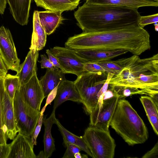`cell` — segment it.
Instances as JSON below:
<instances>
[{"label":"cell","instance_id":"obj_12","mask_svg":"<svg viewBox=\"0 0 158 158\" xmlns=\"http://www.w3.org/2000/svg\"><path fill=\"white\" fill-rule=\"evenodd\" d=\"M31 136L19 133L10 143L7 158H36Z\"/></svg>","mask_w":158,"mask_h":158},{"label":"cell","instance_id":"obj_5","mask_svg":"<svg viewBox=\"0 0 158 158\" xmlns=\"http://www.w3.org/2000/svg\"><path fill=\"white\" fill-rule=\"evenodd\" d=\"M106 72H85L74 81L83 101L84 109L90 114L97 106L99 99V92L106 81Z\"/></svg>","mask_w":158,"mask_h":158},{"label":"cell","instance_id":"obj_11","mask_svg":"<svg viewBox=\"0 0 158 158\" xmlns=\"http://www.w3.org/2000/svg\"><path fill=\"white\" fill-rule=\"evenodd\" d=\"M19 90L23 101L35 110L40 112V106L45 97L37 73L21 85Z\"/></svg>","mask_w":158,"mask_h":158},{"label":"cell","instance_id":"obj_33","mask_svg":"<svg viewBox=\"0 0 158 158\" xmlns=\"http://www.w3.org/2000/svg\"><path fill=\"white\" fill-rule=\"evenodd\" d=\"M4 78L0 77V128H2V106L5 90L3 84Z\"/></svg>","mask_w":158,"mask_h":158},{"label":"cell","instance_id":"obj_39","mask_svg":"<svg viewBox=\"0 0 158 158\" xmlns=\"http://www.w3.org/2000/svg\"><path fill=\"white\" fill-rule=\"evenodd\" d=\"M8 137L2 128H0V144H6Z\"/></svg>","mask_w":158,"mask_h":158},{"label":"cell","instance_id":"obj_36","mask_svg":"<svg viewBox=\"0 0 158 158\" xmlns=\"http://www.w3.org/2000/svg\"><path fill=\"white\" fill-rule=\"evenodd\" d=\"M158 157V142H157L154 147L148 151L142 157V158Z\"/></svg>","mask_w":158,"mask_h":158},{"label":"cell","instance_id":"obj_23","mask_svg":"<svg viewBox=\"0 0 158 158\" xmlns=\"http://www.w3.org/2000/svg\"><path fill=\"white\" fill-rule=\"evenodd\" d=\"M86 2L96 4H109L138 9L141 7H157L158 1L153 0H86Z\"/></svg>","mask_w":158,"mask_h":158},{"label":"cell","instance_id":"obj_40","mask_svg":"<svg viewBox=\"0 0 158 158\" xmlns=\"http://www.w3.org/2000/svg\"><path fill=\"white\" fill-rule=\"evenodd\" d=\"M6 0H0V14H3L6 4Z\"/></svg>","mask_w":158,"mask_h":158},{"label":"cell","instance_id":"obj_9","mask_svg":"<svg viewBox=\"0 0 158 158\" xmlns=\"http://www.w3.org/2000/svg\"><path fill=\"white\" fill-rule=\"evenodd\" d=\"M114 94L113 96L98 103L89 114L90 126L109 130L110 121L119 99L117 95Z\"/></svg>","mask_w":158,"mask_h":158},{"label":"cell","instance_id":"obj_21","mask_svg":"<svg viewBox=\"0 0 158 158\" xmlns=\"http://www.w3.org/2000/svg\"><path fill=\"white\" fill-rule=\"evenodd\" d=\"M55 110H53L50 116L48 118H43V123L44 126V152L45 158L50 157L55 150V141L51 134V129L52 125L55 124L56 118Z\"/></svg>","mask_w":158,"mask_h":158},{"label":"cell","instance_id":"obj_6","mask_svg":"<svg viewBox=\"0 0 158 158\" xmlns=\"http://www.w3.org/2000/svg\"><path fill=\"white\" fill-rule=\"evenodd\" d=\"M83 137L93 158L114 157L116 145L109 130L89 125L85 130Z\"/></svg>","mask_w":158,"mask_h":158},{"label":"cell","instance_id":"obj_1","mask_svg":"<svg viewBox=\"0 0 158 158\" xmlns=\"http://www.w3.org/2000/svg\"><path fill=\"white\" fill-rule=\"evenodd\" d=\"M65 46L74 50H123L138 56L151 48L149 34L139 24L105 31L83 32L69 38Z\"/></svg>","mask_w":158,"mask_h":158},{"label":"cell","instance_id":"obj_29","mask_svg":"<svg viewBox=\"0 0 158 158\" xmlns=\"http://www.w3.org/2000/svg\"><path fill=\"white\" fill-rule=\"evenodd\" d=\"M158 22V14L146 16H140L138 21V24L142 28L148 24Z\"/></svg>","mask_w":158,"mask_h":158},{"label":"cell","instance_id":"obj_18","mask_svg":"<svg viewBox=\"0 0 158 158\" xmlns=\"http://www.w3.org/2000/svg\"><path fill=\"white\" fill-rule=\"evenodd\" d=\"M64 74L60 70L47 69L45 74L39 80L45 98L57 87L61 82L66 79Z\"/></svg>","mask_w":158,"mask_h":158},{"label":"cell","instance_id":"obj_42","mask_svg":"<svg viewBox=\"0 0 158 158\" xmlns=\"http://www.w3.org/2000/svg\"><path fill=\"white\" fill-rule=\"evenodd\" d=\"M75 158H82V155L80 152L76 153L74 155Z\"/></svg>","mask_w":158,"mask_h":158},{"label":"cell","instance_id":"obj_37","mask_svg":"<svg viewBox=\"0 0 158 158\" xmlns=\"http://www.w3.org/2000/svg\"><path fill=\"white\" fill-rule=\"evenodd\" d=\"M10 149V143L0 144V158H7Z\"/></svg>","mask_w":158,"mask_h":158},{"label":"cell","instance_id":"obj_2","mask_svg":"<svg viewBox=\"0 0 158 158\" xmlns=\"http://www.w3.org/2000/svg\"><path fill=\"white\" fill-rule=\"evenodd\" d=\"M140 16L137 9L86 2L74 13L77 25L85 32L110 31L138 24Z\"/></svg>","mask_w":158,"mask_h":158},{"label":"cell","instance_id":"obj_22","mask_svg":"<svg viewBox=\"0 0 158 158\" xmlns=\"http://www.w3.org/2000/svg\"><path fill=\"white\" fill-rule=\"evenodd\" d=\"M37 6L48 10L60 11L72 10L76 8L79 2L73 0H34Z\"/></svg>","mask_w":158,"mask_h":158},{"label":"cell","instance_id":"obj_35","mask_svg":"<svg viewBox=\"0 0 158 158\" xmlns=\"http://www.w3.org/2000/svg\"><path fill=\"white\" fill-rule=\"evenodd\" d=\"M46 53L48 56V59L53 65L55 69L57 70H60V65L57 59L52 53L50 50L47 49Z\"/></svg>","mask_w":158,"mask_h":158},{"label":"cell","instance_id":"obj_8","mask_svg":"<svg viewBox=\"0 0 158 158\" xmlns=\"http://www.w3.org/2000/svg\"><path fill=\"white\" fill-rule=\"evenodd\" d=\"M50 50L57 59L60 70L64 73L74 74L78 77L85 72L84 66L86 62L76 53L74 49L55 46Z\"/></svg>","mask_w":158,"mask_h":158},{"label":"cell","instance_id":"obj_34","mask_svg":"<svg viewBox=\"0 0 158 158\" xmlns=\"http://www.w3.org/2000/svg\"><path fill=\"white\" fill-rule=\"evenodd\" d=\"M40 57L41 60L39 62L40 63L41 68H49L52 70L56 69L52 64L45 54L41 55Z\"/></svg>","mask_w":158,"mask_h":158},{"label":"cell","instance_id":"obj_24","mask_svg":"<svg viewBox=\"0 0 158 158\" xmlns=\"http://www.w3.org/2000/svg\"><path fill=\"white\" fill-rule=\"evenodd\" d=\"M57 126L63 138V144L65 147L69 144H73L79 147L89 156L93 158L92 154L83 136H78L72 133L60 123L56 119L55 123Z\"/></svg>","mask_w":158,"mask_h":158},{"label":"cell","instance_id":"obj_19","mask_svg":"<svg viewBox=\"0 0 158 158\" xmlns=\"http://www.w3.org/2000/svg\"><path fill=\"white\" fill-rule=\"evenodd\" d=\"M62 12L50 10L38 11L40 23L47 35H50L55 31L63 20Z\"/></svg>","mask_w":158,"mask_h":158},{"label":"cell","instance_id":"obj_30","mask_svg":"<svg viewBox=\"0 0 158 158\" xmlns=\"http://www.w3.org/2000/svg\"><path fill=\"white\" fill-rule=\"evenodd\" d=\"M43 113L41 111L40 114L34 131L31 136L33 145H37V138L40 131L43 123Z\"/></svg>","mask_w":158,"mask_h":158},{"label":"cell","instance_id":"obj_27","mask_svg":"<svg viewBox=\"0 0 158 158\" xmlns=\"http://www.w3.org/2000/svg\"><path fill=\"white\" fill-rule=\"evenodd\" d=\"M3 84L5 91L10 98L13 100L15 92L20 87L18 77L16 75L6 74L4 78Z\"/></svg>","mask_w":158,"mask_h":158},{"label":"cell","instance_id":"obj_15","mask_svg":"<svg viewBox=\"0 0 158 158\" xmlns=\"http://www.w3.org/2000/svg\"><path fill=\"white\" fill-rule=\"evenodd\" d=\"M30 50L24 61L20 64L16 75L19 78L20 86L27 82L37 73V62L39 51L32 49Z\"/></svg>","mask_w":158,"mask_h":158},{"label":"cell","instance_id":"obj_45","mask_svg":"<svg viewBox=\"0 0 158 158\" xmlns=\"http://www.w3.org/2000/svg\"><path fill=\"white\" fill-rule=\"evenodd\" d=\"M153 0L158 1V0Z\"/></svg>","mask_w":158,"mask_h":158},{"label":"cell","instance_id":"obj_26","mask_svg":"<svg viewBox=\"0 0 158 158\" xmlns=\"http://www.w3.org/2000/svg\"><path fill=\"white\" fill-rule=\"evenodd\" d=\"M133 56L119 59L116 60H108L96 63L102 67L107 73L116 75L132 60Z\"/></svg>","mask_w":158,"mask_h":158},{"label":"cell","instance_id":"obj_38","mask_svg":"<svg viewBox=\"0 0 158 158\" xmlns=\"http://www.w3.org/2000/svg\"><path fill=\"white\" fill-rule=\"evenodd\" d=\"M8 70L0 55V77H4L7 73Z\"/></svg>","mask_w":158,"mask_h":158},{"label":"cell","instance_id":"obj_16","mask_svg":"<svg viewBox=\"0 0 158 158\" xmlns=\"http://www.w3.org/2000/svg\"><path fill=\"white\" fill-rule=\"evenodd\" d=\"M74 50L76 53L86 63L110 60L128 52L123 50L112 51L88 49Z\"/></svg>","mask_w":158,"mask_h":158},{"label":"cell","instance_id":"obj_7","mask_svg":"<svg viewBox=\"0 0 158 158\" xmlns=\"http://www.w3.org/2000/svg\"><path fill=\"white\" fill-rule=\"evenodd\" d=\"M14 114L19 132L31 136L40 114L23 100L19 89L15 92L13 100Z\"/></svg>","mask_w":158,"mask_h":158},{"label":"cell","instance_id":"obj_10","mask_svg":"<svg viewBox=\"0 0 158 158\" xmlns=\"http://www.w3.org/2000/svg\"><path fill=\"white\" fill-rule=\"evenodd\" d=\"M0 55L8 70L18 71L20 60L11 32L3 26L0 27Z\"/></svg>","mask_w":158,"mask_h":158},{"label":"cell","instance_id":"obj_43","mask_svg":"<svg viewBox=\"0 0 158 158\" xmlns=\"http://www.w3.org/2000/svg\"><path fill=\"white\" fill-rule=\"evenodd\" d=\"M154 25L155 26V30L157 31H158V24L157 23H154Z\"/></svg>","mask_w":158,"mask_h":158},{"label":"cell","instance_id":"obj_3","mask_svg":"<svg viewBox=\"0 0 158 158\" xmlns=\"http://www.w3.org/2000/svg\"><path fill=\"white\" fill-rule=\"evenodd\" d=\"M131 61L110 79L109 86L137 88L158 104V54L140 59L133 55Z\"/></svg>","mask_w":158,"mask_h":158},{"label":"cell","instance_id":"obj_13","mask_svg":"<svg viewBox=\"0 0 158 158\" xmlns=\"http://www.w3.org/2000/svg\"><path fill=\"white\" fill-rule=\"evenodd\" d=\"M2 129L8 138L13 140L19 132L16 122L13 107V100L5 91L2 106Z\"/></svg>","mask_w":158,"mask_h":158},{"label":"cell","instance_id":"obj_28","mask_svg":"<svg viewBox=\"0 0 158 158\" xmlns=\"http://www.w3.org/2000/svg\"><path fill=\"white\" fill-rule=\"evenodd\" d=\"M110 87V89L113 91L114 94L119 96V99L136 94L146 95L143 91L137 88L115 86Z\"/></svg>","mask_w":158,"mask_h":158},{"label":"cell","instance_id":"obj_41","mask_svg":"<svg viewBox=\"0 0 158 158\" xmlns=\"http://www.w3.org/2000/svg\"><path fill=\"white\" fill-rule=\"evenodd\" d=\"M36 158H45L44 151H41L39 154L36 156Z\"/></svg>","mask_w":158,"mask_h":158},{"label":"cell","instance_id":"obj_44","mask_svg":"<svg viewBox=\"0 0 158 158\" xmlns=\"http://www.w3.org/2000/svg\"><path fill=\"white\" fill-rule=\"evenodd\" d=\"M75 1L79 2L81 0H73Z\"/></svg>","mask_w":158,"mask_h":158},{"label":"cell","instance_id":"obj_25","mask_svg":"<svg viewBox=\"0 0 158 158\" xmlns=\"http://www.w3.org/2000/svg\"><path fill=\"white\" fill-rule=\"evenodd\" d=\"M148 118L154 131L158 135V105L150 96H143L140 98Z\"/></svg>","mask_w":158,"mask_h":158},{"label":"cell","instance_id":"obj_20","mask_svg":"<svg viewBox=\"0 0 158 158\" xmlns=\"http://www.w3.org/2000/svg\"><path fill=\"white\" fill-rule=\"evenodd\" d=\"M33 30L29 49L39 51L44 47L46 42L47 34L39 20L38 11L35 10L33 19Z\"/></svg>","mask_w":158,"mask_h":158},{"label":"cell","instance_id":"obj_4","mask_svg":"<svg viewBox=\"0 0 158 158\" xmlns=\"http://www.w3.org/2000/svg\"><path fill=\"white\" fill-rule=\"evenodd\" d=\"M110 126L129 145L144 143L148 139V129L130 102L119 99Z\"/></svg>","mask_w":158,"mask_h":158},{"label":"cell","instance_id":"obj_14","mask_svg":"<svg viewBox=\"0 0 158 158\" xmlns=\"http://www.w3.org/2000/svg\"><path fill=\"white\" fill-rule=\"evenodd\" d=\"M67 100L83 104V100L74 81L65 79L61 82L57 87L54 98L53 110H56L62 103Z\"/></svg>","mask_w":158,"mask_h":158},{"label":"cell","instance_id":"obj_32","mask_svg":"<svg viewBox=\"0 0 158 158\" xmlns=\"http://www.w3.org/2000/svg\"><path fill=\"white\" fill-rule=\"evenodd\" d=\"M85 72L90 73H98L106 72L102 66L96 62H87L84 65Z\"/></svg>","mask_w":158,"mask_h":158},{"label":"cell","instance_id":"obj_31","mask_svg":"<svg viewBox=\"0 0 158 158\" xmlns=\"http://www.w3.org/2000/svg\"><path fill=\"white\" fill-rule=\"evenodd\" d=\"M67 149L63 156V158H75V154L81 151V149L77 146L73 144H68Z\"/></svg>","mask_w":158,"mask_h":158},{"label":"cell","instance_id":"obj_17","mask_svg":"<svg viewBox=\"0 0 158 158\" xmlns=\"http://www.w3.org/2000/svg\"><path fill=\"white\" fill-rule=\"evenodd\" d=\"M31 0H6L15 20L22 26L27 24Z\"/></svg>","mask_w":158,"mask_h":158}]
</instances>
